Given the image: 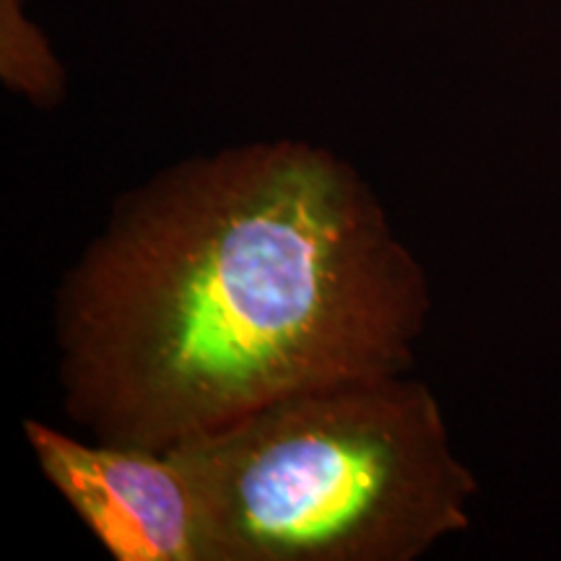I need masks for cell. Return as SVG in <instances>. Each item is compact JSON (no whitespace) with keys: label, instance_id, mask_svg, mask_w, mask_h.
<instances>
[{"label":"cell","instance_id":"6da1fadb","mask_svg":"<svg viewBox=\"0 0 561 561\" xmlns=\"http://www.w3.org/2000/svg\"><path fill=\"white\" fill-rule=\"evenodd\" d=\"M430 284L348 161L297 138L191 157L117 203L58 297L66 409L167 450L278 398L403 375Z\"/></svg>","mask_w":561,"mask_h":561},{"label":"cell","instance_id":"277c9868","mask_svg":"<svg viewBox=\"0 0 561 561\" xmlns=\"http://www.w3.org/2000/svg\"><path fill=\"white\" fill-rule=\"evenodd\" d=\"M0 79L39 107L66 96V70L21 0H0Z\"/></svg>","mask_w":561,"mask_h":561},{"label":"cell","instance_id":"3957f363","mask_svg":"<svg viewBox=\"0 0 561 561\" xmlns=\"http://www.w3.org/2000/svg\"><path fill=\"white\" fill-rule=\"evenodd\" d=\"M42 473L117 561H208L193 486L170 450L81 442L24 421Z\"/></svg>","mask_w":561,"mask_h":561},{"label":"cell","instance_id":"7a4b0ae2","mask_svg":"<svg viewBox=\"0 0 561 561\" xmlns=\"http://www.w3.org/2000/svg\"><path fill=\"white\" fill-rule=\"evenodd\" d=\"M167 450L208 561H411L471 523L473 476L405 371L294 392Z\"/></svg>","mask_w":561,"mask_h":561}]
</instances>
